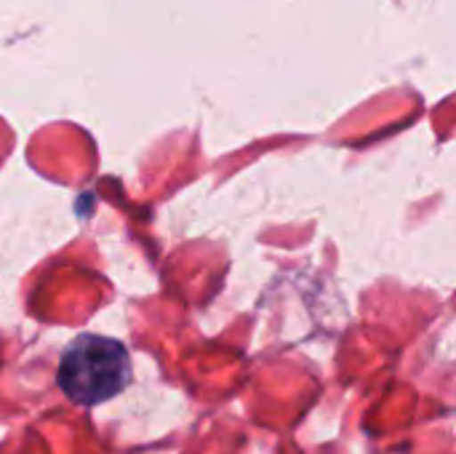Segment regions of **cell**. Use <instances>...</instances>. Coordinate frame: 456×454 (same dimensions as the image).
I'll return each mask as SVG.
<instances>
[{"label": "cell", "instance_id": "6da1fadb", "mask_svg": "<svg viewBox=\"0 0 456 454\" xmlns=\"http://www.w3.org/2000/svg\"><path fill=\"white\" fill-rule=\"evenodd\" d=\"M61 393L80 407H99L115 399L131 380V359L123 343L104 334L75 337L56 369Z\"/></svg>", "mask_w": 456, "mask_h": 454}]
</instances>
